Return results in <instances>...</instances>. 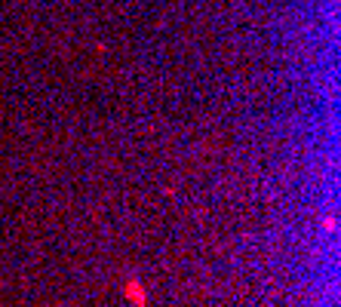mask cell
I'll list each match as a JSON object with an SVG mask.
<instances>
[{"label":"cell","instance_id":"6da1fadb","mask_svg":"<svg viewBox=\"0 0 341 307\" xmlns=\"http://www.w3.org/2000/svg\"><path fill=\"white\" fill-rule=\"evenodd\" d=\"M126 295L135 301L138 307H145V295H142V286H138V280H129V286H126Z\"/></svg>","mask_w":341,"mask_h":307}]
</instances>
